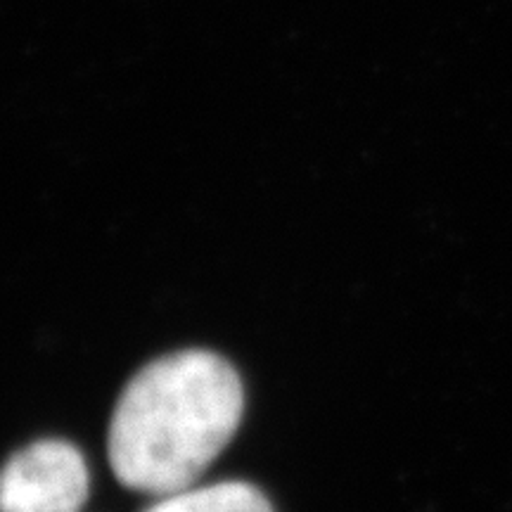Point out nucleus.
Wrapping results in <instances>:
<instances>
[{
  "mask_svg": "<svg viewBox=\"0 0 512 512\" xmlns=\"http://www.w3.org/2000/svg\"><path fill=\"white\" fill-rule=\"evenodd\" d=\"M242 380L226 358L185 349L131 377L112 413L107 456L126 489L169 496L195 486L238 432Z\"/></svg>",
  "mask_w": 512,
  "mask_h": 512,
  "instance_id": "obj_1",
  "label": "nucleus"
},
{
  "mask_svg": "<svg viewBox=\"0 0 512 512\" xmlns=\"http://www.w3.org/2000/svg\"><path fill=\"white\" fill-rule=\"evenodd\" d=\"M88 494L86 458L69 441H34L0 467V512H81Z\"/></svg>",
  "mask_w": 512,
  "mask_h": 512,
  "instance_id": "obj_2",
  "label": "nucleus"
},
{
  "mask_svg": "<svg viewBox=\"0 0 512 512\" xmlns=\"http://www.w3.org/2000/svg\"><path fill=\"white\" fill-rule=\"evenodd\" d=\"M145 512H273V505L254 484L219 482L162 496Z\"/></svg>",
  "mask_w": 512,
  "mask_h": 512,
  "instance_id": "obj_3",
  "label": "nucleus"
}]
</instances>
